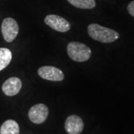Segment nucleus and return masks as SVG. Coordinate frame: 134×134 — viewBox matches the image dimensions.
Instances as JSON below:
<instances>
[{"mask_svg":"<svg viewBox=\"0 0 134 134\" xmlns=\"http://www.w3.org/2000/svg\"><path fill=\"white\" fill-rule=\"evenodd\" d=\"M67 53L69 58L76 62H84L91 57L92 51L85 44L71 42L67 46Z\"/></svg>","mask_w":134,"mask_h":134,"instance_id":"2","label":"nucleus"},{"mask_svg":"<svg viewBox=\"0 0 134 134\" xmlns=\"http://www.w3.org/2000/svg\"><path fill=\"white\" fill-rule=\"evenodd\" d=\"M19 33V25L16 21L13 18H5L2 23V34L8 43H11L14 40Z\"/></svg>","mask_w":134,"mask_h":134,"instance_id":"3","label":"nucleus"},{"mask_svg":"<svg viewBox=\"0 0 134 134\" xmlns=\"http://www.w3.org/2000/svg\"><path fill=\"white\" fill-rule=\"evenodd\" d=\"M75 8L81 9H92L96 7L95 0H67Z\"/></svg>","mask_w":134,"mask_h":134,"instance_id":"11","label":"nucleus"},{"mask_svg":"<svg viewBox=\"0 0 134 134\" xmlns=\"http://www.w3.org/2000/svg\"><path fill=\"white\" fill-rule=\"evenodd\" d=\"M44 21L50 28L59 32H66L71 29V25L66 19L58 15H47Z\"/></svg>","mask_w":134,"mask_h":134,"instance_id":"4","label":"nucleus"},{"mask_svg":"<svg viewBox=\"0 0 134 134\" xmlns=\"http://www.w3.org/2000/svg\"><path fill=\"white\" fill-rule=\"evenodd\" d=\"M83 127V121L78 115H70L65 121V129L69 134H81Z\"/></svg>","mask_w":134,"mask_h":134,"instance_id":"7","label":"nucleus"},{"mask_svg":"<svg viewBox=\"0 0 134 134\" xmlns=\"http://www.w3.org/2000/svg\"><path fill=\"white\" fill-rule=\"evenodd\" d=\"M38 75L43 79L52 81H61L64 78L63 72L60 69L49 66L40 67L38 69Z\"/></svg>","mask_w":134,"mask_h":134,"instance_id":"6","label":"nucleus"},{"mask_svg":"<svg viewBox=\"0 0 134 134\" xmlns=\"http://www.w3.org/2000/svg\"><path fill=\"white\" fill-rule=\"evenodd\" d=\"M87 31L91 38L103 43H113L119 37V34L115 30L103 27L96 23L89 25Z\"/></svg>","mask_w":134,"mask_h":134,"instance_id":"1","label":"nucleus"},{"mask_svg":"<svg viewBox=\"0 0 134 134\" xmlns=\"http://www.w3.org/2000/svg\"><path fill=\"white\" fill-rule=\"evenodd\" d=\"M11 59L12 53L8 48H0V71L9 65Z\"/></svg>","mask_w":134,"mask_h":134,"instance_id":"10","label":"nucleus"},{"mask_svg":"<svg viewBox=\"0 0 134 134\" xmlns=\"http://www.w3.org/2000/svg\"><path fill=\"white\" fill-rule=\"evenodd\" d=\"M127 10L129 14L134 17V1H132L129 3L127 6Z\"/></svg>","mask_w":134,"mask_h":134,"instance_id":"12","label":"nucleus"},{"mask_svg":"<svg viewBox=\"0 0 134 134\" xmlns=\"http://www.w3.org/2000/svg\"><path fill=\"white\" fill-rule=\"evenodd\" d=\"M0 134H19V127L14 120H7L0 127Z\"/></svg>","mask_w":134,"mask_h":134,"instance_id":"9","label":"nucleus"},{"mask_svg":"<svg viewBox=\"0 0 134 134\" xmlns=\"http://www.w3.org/2000/svg\"><path fill=\"white\" fill-rule=\"evenodd\" d=\"M22 88V81L21 80L16 77H10L6 80L2 85V91L6 96H14L18 94Z\"/></svg>","mask_w":134,"mask_h":134,"instance_id":"8","label":"nucleus"},{"mask_svg":"<svg viewBox=\"0 0 134 134\" xmlns=\"http://www.w3.org/2000/svg\"><path fill=\"white\" fill-rule=\"evenodd\" d=\"M48 115V107L43 104H37L31 107L29 111V118L34 124H42L47 119Z\"/></svg>","mask_w":134,"mask_h":134,"instance_id":"5","label":"nucleus"}]
</instances>
